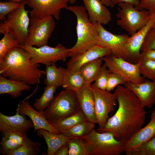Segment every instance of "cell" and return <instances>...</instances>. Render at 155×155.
<instances>
[{
    "mask_svg": "<svg viewBox=\"0 0 155 155\" xmlns=\"http://www.w3.org/2000/svg\"><path fill=\"white\" fill-rule=\"evenodd\" d=\"M69 3L70 4H73L76 1V0H69Z\"/></svg>",
    "mask_w": 155,
    "mask_h": 155,
    "instance_id": "cell-45",
    "label": "cell"
},
{
    "mask_svg": "<svg viewBox=\"0 0 155 155\" xmlns=\"http://www.w3.org/2000/svg\"><path fill=\"white\" fill-rule=\"evenodd\" d=\"M67 143L69 148L68 155H87L86 143L82 138H71Z\"/></svg>",
    "mask_w": 155,
    "mask_h": 155,
    "instance_id": "cell-33",
    "label": "cell"
},
{
    "mask_svg": "<svg viewBox=\"0 0 155 155\" xmlns=\"http://www.w3.org/2000/svg\"><path fill=\"white\" fill-rule=\"evenodd\" d=\"M17 109L20 114L27 116L30 118L34 125V132L38 129H42L52 133H60L48 121L42 113L32 107L29 101H22Z\"/></svg>",
    "mask_w": 155,
    "mask_h": 155,
    "instance_id": "cell-18",
    "label": "cell"
},
{
    "mask_svg": "<svg viewBox=\"0 0 155 155\" xmlns=\"http://www.w3.org/2000/svg\"><path fill=\"white\" fill-rule=\"evenodd\" d=\"M155 23V12L148 22L133 34L131 36L127 43L125 60L131 63H138L140 59L141 48L145 37Z\"/></svg>",
    "mask_w": 155,
    "mask_h": 155,
    "instance_id": "cell-14",
    "label": "cell"
},
{
    "mask_svg": "<svg viewBox=\"0 0 155 155\" xmlns=\"http://www.w3.org/2000/svg\"><path fill=\"white\" fill-rule=\"evenodd\" d=\"M125 83L123 78L119 74L113 73H109L107 84L106 90L111 92L118 86L124 84Z\"/></svg>",
    "mask_w": 155,
    "mask_h": 155,
    "instance_id": "cell-39",
    "label": "cell"
},
{
    "mask_svg": "<svg viewBox=\"0 0 155 155\" xmlns=\"http://www.w3.org/2000/svg\"><path fill=\"white\" fill-rule=\"evenodd\" d=\"M26 3L23 0L20 6L8 14L6 20L0 24V33H9L22 45L25 44L28 37L30 22L29 11L25 9Z\"/></svg>",
    "mask_w": 155,
    "mask_h": 155,
    "instance_id": "cell-7",
    "label": "cell"
},
{
    "mask_svg": "<svg viewBox=\"0 0 155 155\" xmlns=\"http://www.w3.org/2000/svg\"><path fill=\"white\" fill-rule=\"evenodd\" d=\"M95 126V123L86 121L62 133L70 138H82L90 133L94 129Z\"/></svg>",
    "mask_w": 155,
    "mask_h": 155,
    "instance_id": "cell-31",
    "label": "cell"
},
{
    "mask_svg": "<svg viewBox=\"0 0 155 155\" xmlns=\"http://www.w3.org/2000/svg\"><path fill=\"white\" fill-rule=\"evenodd\" d=\"M4 36L0 41V62L6 54L19 43L10 34L7 32L3 34Z\"/></svg>",
    "mask_w": 155,
    "mask_h": 155,
    "instance_id": "cell-32",
    "label": "cell"
},
{
    "mask_svg": "<svg viewBox=\"0 0 155 155\" xmlns=\"http://www.w3.org/2000/svg\"><path fill=\"white\" fill-rule=\"evenodd\" d=\"M73 13L77 19V40L75 44L69 49L68 57L84 52L97 44L98 35L97 23L90 20L84 7L77 5L67 6L65 8Z\"/></svg>",
    "mask_w": 155,
    "mask_h": 155,
    "instance_id": "cell-3",
    "label": "cell"
},
{
    "mask_svg": "<svg viewBox=\"0 0 155 155\" xmlns=\"http://www.w3.org/2000/svg\"><path fill=\"white\" fill-rule=\"evenodd\" d=\"M90 86L94 96L96 123L98 128H102L109 119V114L114 111L117 102L114 93L98 89L92 84Z\"/></svg>",
    "mask_w": 155,
    "mask_h": 155,
    "instance_id": "cell-11",
    "label": "cell"
},
{
    "mask_svg": "<svg viewBox=\"0 0 155 155\" xmlns=\"http://www.w3.org/2000/svg\"></svg>",
    "mask_w": 155,
    "mask_h": 155,
    "instance_id": "cell-48",
    "label": "cell"
},
{
    "mask_svg": "<svg viewBox=\"0 0 155 155\" xmlns=\"http://www.w3.org/2000/svg\"><path fill=\"white\" fill-rule=\"evenodd\" d=\"M0 142V150H6L16 149L21 145L28 137L27 133H21L8 132L2 135Z\"/></svg>",
    "mask_w": 155,
    "mask_h": 155,
    "instance_id": "cell-26",
    "label": "cell"
},
{
    "mask_svg": "<svg viewBox=\"0 0 155 155\" xmlns=\"http://www.w3.org/2000/svg\"><path fill=\"white\" fill-rule=\"evenodd\" d=\"M57 88L54 86H46L41 96L35 100L34 106L35 109L42 113L53 99Z\"/></svg>",
    "mask_w": 155,
    "mask_h": 155,
    "instance_id": "cell-30",
    "label": "cell"
},
{
    "mask_svg": "<svg viewBox=\"0 0 155 155\" xmlns=\"http://www.w3.org/2000/svg\"><path fill=\"white\" fill-rule=\"evenodd\" d=\"M31 89L30 85L25 83L7 79L0 75V94H8L15 98L20 97L22 92Z\"/></svg>",
    "mask_w": 155,
    "mask_h": 155,
    "instance_id": "cell-23",
    "label": "cell"
},
{
    "mask_svg": "<svg viewBox=\"0 0 155 155\" xmlns=\"http://www.w3.org/2000/svg\"><path fill=\"white\" fill-rule=\"evenodd\" d=\"M155 135V110H154L151 114L150 122L126 141L125 152L127 155L141 144L150 140Z\"/></svg>",
    "mask_w": 155,
    "mask_h": 155,
    "instance_id": "cell-20",
    "label": "cell"
},
{
    "mask_svg": "<svg viewBox=\"0 0 155 155\" xmlns=\"http://www.w3.org/2000/svg\"><path fill=\"white\" fill-rule=\"evenodd\" d=\"M26 4L32 8L31 18H43L52 16L57 20L60 19L61 9L67 6L69 0H25Z\"/></svg>",
    "mask_w": 155,
    "mask_h": 155,
    "instance_id": "cell-13",
    "label": "cell"
},
{
    "mask_svg": "<svg viewBox=\"0 0 155 155\" xmlns=\"http://www.w3.org/2000/svg\"><path fill=\"white\" fill-rule=\"evenodd\" d=\"M55 26L52 16L31 18L25 44L38 48L47 45Z\"/></svg>",
    "mask_w": 155,
    "mask_h": 155,
    "instance_id": "cell-8",
    "label": "cell"
},
{
    "mask_svg": "<svg viewBox=\"0 0 155 155\" xmlns=\"http://www.w3.org/2000/svg\"><path fill=\"white\" fill-rule=\"evenodd\" d=\"M109 70L104 64L102 66L101 70L95 81L92 84L97 88L103 90H106L108 75Z\"/></svg>",
    "mask_w": 155,
    "mask_h": 155,
    "instance_id": "cell-37",
    "label": "cell"
},
{
    "mask_svg": "<svg viewBox=\"0 0 155 155\" xmlns=\"http://www.w3.org/2000/svg\"><path fill=\"white\" fill-rule=\"evenodd\" d=\"M152 27L153 28H155V24H154V25L153 26H152Z\"/></svg>",
    "mask_w": 155,
    "mask_h": 155,
    "instance_id": "cell-47",
    "label": "cell"
},
{
    "mask_svg": "<svg viewBox=\"0 0 155 155\" xmlns=\"http://www.w3.org/2000/svg\"><path fill=\"white\" fill-rule=\"evenodd\" d=\"M117 4V23L130 36L145 25L154 13L146 10H140L128 3L121 2Z\"/></svg>",
    "mask_w": 155,
    "mask_h": 155,
    "instance_id": "cell-6",
    "label": "cell"
},
{
    "mask_svg": "<svg viewBox=\"0 0 155 155\" xmlns=\"http://www.w3.org/2000/svg\"><path fill=\"white\" fill-rule=\"evenodd\" d=\"M90 20L94 23L108 24L111 20V12L101 0H82Z\"/></svg>",
    "mask_w": 155,
    "mask_h": 155,
    "instance_id": "cell-21",
    "label": "cell"
},
{
    "mask_svg": "<svg viewBox=\"0 0 155 155\" xmlns=\"http://www.w3.org/2000/svg\"><path fill=\"white\" fill-rule=\"evenodd\" d=\"M140 6L142 9L155 12V0H140Z\"/></svg>",
    "mask_w": 155,
    "mask_h": 155,
    "instance_id": "cell-40",
    "label": "cell"
},
{
    "mask_svg": "<svg viewBox=\"0 0 155 155\" xmlns=\"http://www.w3.org/2000/svg\"><path fill=\"white\" fill-rule=\"evenodd\" d=\"M18 46L23 48L30 53L32 63H41L46 65L60 61L66 62L69 52V49L60 43L55 47L47 44L38 48L25 44H19Z\"/></svg>",
    "mask_w": 155,
    "mask_h": 155,
    "instance_id": "cell-9",
    "label": "cell"
},
{
    "mask_svg": "<svg viewBox=\"0 0 155 155\" xmlns=\"http://www.w3.org/2000/svg\"><path fill=\"white\" fill-rule=\"evenodd\" d=\"M155 50V28L152 27L147 33L141 48V52Z\"/></svg>",
    "mask_w": 155,
    "mask_h": 155,
    "instance_id": "cell-38",
    "label": "cell"
},
{
    "mask_svg": "<svg viewBox=\"0 0 155 155\" xmlns=\"http://www.w3.org/2000/svg\"><path fill=\"white\" fill-rule=\"evenodd\" d=\"M15 115L8 116L0 113V131L2 135L8 132L21 133H27L34 127L31 120L27 119L25 115L20 114L16 109Z\"/></svg>",
    "mask_w": 155,
    "mask_h": 155,
    "instance_id": "cell-16",
    "label": "cell"
},
{
    "mask_svg": "<svg viewBox=\"0 0 155 155\" xmlns=\"http://www.w3.org/2000/svg\"><path fill=\"white\" fill-rule=\"evenodd\" d=\"M97 28L98 33L97 44L109 49L114 56L125 60V47L130 36L125 34H114L98 23Z\"/></svg>",
    "mask_w": 155,
    "mask_h": 155,
    "instance_id": "cell-12",
    "label": "cell"
},
{
    "mask_svg": "<svg viewBox=\"0 0 155 155\" xmlns=\"http://www.w3.org/2000/svg\"><path fill=\"white\" fill-rule=\"evenodd\" d=\"M86 121H87L84 115L80 110L75 114L52 125L60 133H62Z\"/></svg>",
    "mask_w": 155,
    "mask_h": 155,
    "instance_id": "cell-28",
    "label": "cell"
},
{
    "mask_svg": "<svg viewBox=\"0 0 155 155\" xmlns=\"http://www.w3.org/2000/svg\"><path fill=\"white\" fill-rule=\"evenodd\" d=\"M55 63L46 65L44 83L46 86H54L58 88L61 86L64 68H57Z\"/></svg>",
    "mask_w": 155,
    "mask_h": 155,
    "instance_id": "cell-29",
    "label": "cell"
},
{
    "mask_svg": "<svg viewBox=\"0 0 155 155\" xmlns=\"http://www.w3.org/2000/svg\"><path fill=\"white\" fill-rule=\"evenodd\" d=\"M42 143L33 142L28 137L18 148L14 150H0L2 155H37L40 152V147Z\"/></svg>",
    "mask_w": 155,
    "mask_h": 155,
    "instance_id": "cell-27",
    "label": "cell"
},
{
    "mask_svg": "<svg viewBox=\"0 0 155 155\" xmlns=\"http://www.w3.org/2000/svg\"><path fill=\"white\" fill-rule=\"evenodd\" d=\"M138 63L141 75L145 78L155 80V61L140 59Z\"/></svg>",
    "mask_w": 155,
    "mask_h": 155,
    "instance_id": "cell-34",
    "label": "cell"
},
{
    "mask_svg": "<svg viewBox=\"0 0 155 155\" xmlns=\"http://www.w3.org/2000/svg\"><path fill=\"white\" fill-rule=\"evenodd\" d=\"M10 1H14L20 3H21L23 0H10Z\"/></svg>",
    "mask_w": 155,
    "mask_h": 155,
    "instance_id": "cell-46",
    "label": "cell"
},
{
    "mask_svg": "<svg viewBox=\"0 0 155 155\" xmlns=\"http://www.w3.org/2000/svg\"><path fill=\"white\" fill-rule=\"evenodd\" d=\"M87 155H120L125 152L126 141L117 139L112 133H100L94 129L82 138Z\"/></svg>",
    "mask_w": 155,
    "mask_h": 155,
    "instance_id": "cell-4",
    "label": "cell"
},
{
    "mask_svg": "<svg viewBox=\"0 0 155 155\" xmlns=\"http://www.w3.org/2000/svg\"><path fill=\"white\" fill-rule=\"evenodd\" d=\"M124 86L134 93L144 108H151L155 104V80H145L138 84L126 82Z\"/></svg>",
    "mask_w": 155,
    "mask_h": 155,
    "instance_id": "cell-17",
    "label": "cell"
},
{
    "mask_svg": "<svg viewBox=\"0 0 155 155\" xmlns=\"http://www.w3.org/2000/svg\"><path fill=\"white\" fill-rule=\"evenodd\" d=\"M86 84L79 72L72 73L64 68L61 86L65 90L76 92Z\"/></svg>",
    "mask_w": 155,
    "mask_h": 155,
    "instance_id": "cell-24",
    "label": "cell"
},
{
    "mask_svg": "<svg viewBox=\"0 0 155 155\" xmlns=\"http://www.w3.org/2000/svg\"><path fill=\"white\" fill-rule=\"evenodd\" d=\"M80 110L76 92L65 90L54 97L42 113L52 124L75 114Z\"/></svg>",
    "mask_w": 155,
    "mask_h": 155,
    "instance_id": "cell-5",
    "label": "cell"
},
{
    "mask_svg": "<svg viewBox=\"0 0 155 155\" xmlns=\"http://www.w3.org/2000/svg\"><path fill=\"white\" fill-rule=\"evenodd\" d=\"M36 131L38 136L43 137L46 141L47 155H54L56 151L71 139L62 133L55 134L44 129H39Z\"/></svg>",
    "mask_w": 155,
    "mask_h": 155,
    "instance_id": "cell-22",
    "label": "cell"
},
{
    "mask_svg": "<svg viewBox=\"0 0 155 155\" xmlns=\"http://www.w3.org/2000/svg\"><path fill=\"white\" fill-rule=\"evenodd\" d=\"M21 3L11 1L8 2H0V20L5 21L7 15L14 10L18 8Z\"/></svg>",
    "mask_w": 155,
    "mask_h": 155,
    "instance_id": "cell-36",
    "label": "cell"
},
{
    "mask_svg": "<svg viewBox=\"0 0 155 155\" xmlns=\"http://www.w3.org/2000/svg\"><path fill=\"white\" fill-rule=\"evenodd\" d=\"M69 150V145L67 142L61 147L56 151L54 155H68Z\"/></svg>",
    "mask_w": 155,
    "mask_h": 155,
    "instance_id": "cell-43",
    "label": "cell"
},
{
    "mask_svg": "<svg viewBox=\"0 0 155 155\" xmlns=\"http://www.w3.org/2000/svg\"><path fill=\"white\" fill-rule=\"evenodd\" d=\"M127 155H155V135Z\"/></svg>",
    "mask_w": 155,
    "mask_h": 155,
    "instance_id": "cell-35",
    "label": "cell"
},
{
    "mask_svg": "<svg viewBox=\"0 0 155 155\" xmlns=\"http://www.w3.org/2000/svg\"></svg>",
    "mask_w": 155,
    "mask_h": 155,
    "instance_id": "cell-49",
    "label": "cell"
},
{
    "mask_svg": "<svg viewBox=\"0 0 155 155\" xmlns=\"http://www.w3.org/2000/svg\"><path fill=\"white\" fill-rule=\"evenodd\" d=\"M80 110L87 121L96 123L94 92L90 84H86L76 92Z\"/></svg>",
    "mask_w": 155,
    "mask_h": 155,
    "instance_id": "cell-19",
    "label": "cell"
},
{
    "mask_svg": "<svg viewBox=\"0 0 155 155\" xmlns=\"http://www.w3.org/2000/svg\"><path fill=\"white\" fill-rule=\"evenodd\" d=\"M140 59L155 61V50H149L141 52Z\"/></svg>",
    "mask_w": 155,
    "mask_h": 155,
    "instance_id": "cell-42",
    "label": "cell"
},
{
    "mask_svg": "<svg viewBox=\"0 0 155 155\" xmlns=\"http://www.w3.org/2000/svg\"><path fill=\"white\" fill-rule=\"evenodd\" d=\"M102 58L88 62L83 65L80 68L79 72L86 84H91L95 80L102 66Z\"/></svg>",
    "mask_w": 155,
    "mask_h": 155,
    "instance_id": "cell-25",
    "label": "cell"
},
{
    "mask_svg": "<svg viewBox=\"0 0 155 155\" xmlns=\"http://www.w3.org/2000/svg\"><path fill=\"white\" fill-rule=\"evenodd\" d=\"M114 94L117 110L103 127L96 131L112 133L117 139L126 141L142 128L146 112L136 95L127 87L119 85Z\"/></svg>",
    "mask_w": 155,
    "mask_h": 155,
    "instance_id": "cell-1",
    "label": "cell"
},
{
    "mask_svg": "<svg viewBox=\"0 0 155 155\" xmlns=\"http://www.w3.org/2000/svg\"><path fill=\"white\" fill-rule=\"evenodd\" d=\"M102 3L107 7L110 6V0H101Z\"/></svg>",
    "mask_w": 155,
    "mask_h": 155,
    "instance_id": "cell-44",
    "label": "cell"
},
{
    "mask_svg": "<svg viewBox=\"0 0 155 155\" xmlns=\"http://www.w3.org/2000/svg\"><path fill=\"white\" fill-rule=\"evenodd\" d=\"M123 2L131 4L138 9L142 10L140 6V0H110V6L113 7L119 3Z\"/></svg>",
    "mask_w": 155,
    "mask_h": 155,
    "instance_id": "cell-41",
    "label": "cell"
},
{
    "mask_svg": "<svg viewBox=\"0 0 155 155\" xmlns=\"http://www.w3.org/2000/svg\"><path fill=\"white\" fill-rule=\"evenodd\" d=\"M111 53L109 49L97 44L71 57L66 63L67 69L72 73L79 72L81 67L84 64Z\"/></svg>",
    "mask_w": 155,
    "mask_h": 155,
    "instance_id": "cell-15",
    "label": "cell"
},
{
    "mask_svg": "<svg viewBox=\"0 0 155 155\" xmlns=\"http://www.w3.org/2000/svg\"><path fill=\"white\" fill-rule=\"evenodd\" d=\"M102 59L104 64L109 72L119 74L125 82L138 84L145 81V78L140 73L139 63H131L111 54L103 57Z\"/></svg>",
    "mask_w": 155,
    "mask_h": 155,
    "instance_id": "cell-10",
    "label": "cell"
},
{
    "mask_svg": "<svg viewBox=\"0 0 155 155\" xmlns=\"http://www.w3.org/2000/svg\"><path fill=\"white\" fill-rule=\"evenodd\" d=\"M30 59L27 51L18 46L13 48L0 62V75L30 85L38 84L45 72L39 69V64L32 63Z\"/></svg>",
    "mask_w": 155,
    "mask_h": 155,
    "instance_id": "cell-2",
    "label": "cell"
}]
</instances>
